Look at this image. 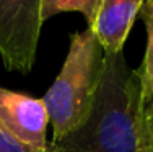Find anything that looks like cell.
I'll return each mask as SVG.
<instances>
[{
    "label": "cell",
    "instance_id": "6da1fadb",
    "mask_svg": "<svg viewBox=\"0 0 153 152\" xmlns=\"http://www.w3.org/2000/svg\"><path fill=\"white\" fill-rule=\"evenodd\" d=\"M140 80L122 52L106 56L104 75L91 115L51 152H138Z\"/></svg>",
    "mask_w": 153,
    "mask_h": 152
},
{
    "label": "cell",
    "instance_id": "7a4b0ae2",
    "mask_svg": "<svg viewBox=\"0 0 153 152\" xmlns=\"http://www.w3.org/2000/svg\"><path fill=\"white\" fill-rule=\"evenodd\" d=\"M106 66V52L90 28L70 36L60 74L42 97L52 126V142L83 124L91 115Z\"/></svg>",
    "mask_w": 153,
    "mask_h": 152
},
{
    "label": "cell",
    "instance_id": "3957f363",
    "mask_svg": "<svg viewBox=\"0 0 153 152\" xmlns=\"http://www.w3.org/2000/svg\"><path fill=\"white\" fill-rule=\"evenodd\" d=\"M42 0H0V57L10 72L33 69L41 36Z\"/></svg>",
    "mask_w": 153,
    "mask_h": 152
},
{
    "label": "cell",
    "instance_id": "277c9868",
    "mask_svg": "<svg viewBox=\"0 0 153 152\" xmlns=\"http://www.w3.org/2000/svg\"><path fill=\"white\" fill-rule=\"evenodd\" d=\"M49 115L42 98L0 87V126L15 139L36 151H47Z\"/></svg>",
    "mask_w": 153,
    "mask_h": 152
},
{
    "label": "cell",
    "instance_id": "5b68a950",
    "mask_svg": "<svg viewBox=\"0 0 153 152\" xmlns=\"http://www.w3.org/2000/svg\"><path fill=\"white\" fill-rule=\"evenodd\" d=\"M143 3L145 0H100L90 30L101 43L106 56L122 52Z\"/></svg>",
    "mask_w": 153,
    "mask_h": 152
},
{
    "label": "cell",
    "instance_id": "8992f818",
    "mask_svg": "<svg viewBox=\"0 0 153 152\" xmlns=\"http://www.w3.org/2000/svg\"><path fill=\"white\" fill-rule=\"evenodd\" d=\"M140 13L147 28V51H145L143 62L137 70L140 80V100H143L153 93V10L143 3Z\"/></svg>",
    "mask_w": 153,
    "mask_h": 152
},
{
    "label": "cell",
    "instance_id": "52a82bcc",
    "mask_svg": "<svg viewBox=\"0 0 153 152\" xmlns=\"http://www.w3.org/2000/svg\"><path fill=\"white\" fill-rule=\"evenodd\" d=\"M100 0H42L41 18L42 23L64 12H78L85 16L88 28L93 25Z\"/></svg>",
    "mask_w": 153,
    "mask_h": 152
},
{
    "label": "cell",
    "instance_id": "ba28073f",
    "mask_svg": "<svg viewBox=\"0 0 153 152\" xmlns=\"http://www.w3.org/2000/svg\"><path fill=\"white\" fill-rule=\"evenodd\" d=\"M138 152H153V93L140 100Z\"/></svg>",
    "mask_w": 153,
    "mask_h": 152
},
{
    "label": "cell",
    "instance_id": "9c48e42d",
    "mask_svg": "<svg viewBox=\"0 0 153 152\" xmlns=\"http://www.w3.org/2000/svg\"><path fill=\"white\" fill-rule=\"evenodd\" d=\"M0 152H51L47 151H36L33 147L26 146V144L20 142L18 139H15L10 133H7L5 129L0 126Z\"/></svg>",
    "mask_w": 153,
    "mask_h": 152
},
{
    "label": "cell",
    "instance_id": "30bf717a",
    "mask_svg": "<svg viewBox=\"0 0 153 152\" xmlns=\"http://www.w3.org/2000/svg\"><path fill=\"white\" fill-rule=\"evenodd\" d=\"M145 5H148L153 10V0H145Z\"/></svg>",
    "mask_w": 153,
    "mask_h": 152
}]
</instances>
